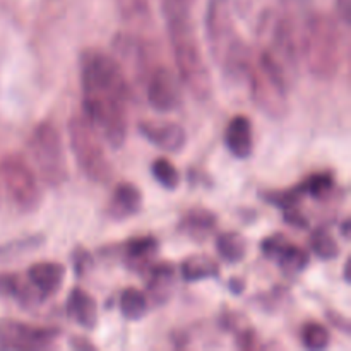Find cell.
I'll use <instances>...</instances> for the list:
<instances>
[{"label":"cell","instance_id":"1","mask_svg":"<svg viewBox=\"0 0 351 351\" xmlns=\"http://www.w3.org/2000/svg\"><path fill=\"white\" fill-rule=\"evenodd\" d=\"M81 86L84 117L110 146L122 147L129 130L130 86L117 58L101 50H86L81 55Z\"/></svg>","mask_w":351,"mask_h":351},{"label":"cell","instance_id":"2","mask_svg":"<svg viewBox=\"0 0 351 351\" xmlns=\"http://www.w3.org/2000/svg\"><path fill=\"white\" fill-rule=\"evenodd\" d=\"M165 19L180 82L197 101H208L213 95V79L201 53L191 14L168 16Z\"/></svg>","mask_w":351,"mask_h":351},{"label":"cell","instance_id":"3","mask_svg":"<svg viewBox=\"0 0 351 351\" xmlns=\"http://www.w3.org/2000/svg\"><path fill=\"white\" fill-rule=\"evenodd\" d=\"M204 21L206 40L216 65L228 77L245 75L254 57L245 41L237 33L230 0H208Z\"/></svg>","mask_w":351,"mask_h":351},{"label":"cell","instance_id":"4","mask_svg":"<svg viewBox=\"0 0 351 351\" xmlns=\"http://www.w3.org/2000/svg\"><path fill=\"white\" fill-rule=\"evenodd\" d=\"M300 57L319 81H329L338 74L345 58V38L335 17L312 12L302 36Z\"/></svg>","mask_w":351,"mask_h":351},{"label":"cell","instance_id":"5","mask_svg":"<svg viewBox=\"0 0 351 351\" xmlns=\"http://www.w3.org/2000/svg\"><path fill=\"white\" fill-rule=\"evenodd\" d=\"M69 143L82 173L95 184H106L113 175L112 163L103 149L101 137L86 117L75 115L69 122Z\"/></svg>","mask_w":351,"mask_h":351},{"label":"cell","instance_id":"6","mask_svg":"<svg viewBox=\"0 0 351 351\" xmlns=\"http://www.w3.org/2000/svg\"><path fill=\"white\" fill-rule=\"evenodd\" d=\"M29 156L41 180L51 187H58L69 178L64 144L57 127L45 120L40 122L29 137Z\"/></svg>","mask_w":351,"mask_h":351},{"label":"cell","instance_id":"7","mask_svg":"<svg viewBox=\"0 0 351 351\" xmlns=\"http://www.w3.org/2000/svg\"><path fill=\"white\" fill-rule=\"evenodd\" d=\"M0 175L10 201L23 213H33L40 206L41 191L33 168L19 154H9L0 161Z\"/></svg>","mask_w":351,"mask_h":351},{"label":"cell","instance_id":"8","mask_svg":"<svg viewBox=\"0 0 351 351\" xmlns=\"http://www.w3.org/2000/svg\"><path fill=\"white\" fill-rule=\"evenodd\" d=\"M245 75L257 108L271 119H283L288 112V88L285 82L254 58Z\"/></svg>","mask_w":351,"mask_h":351},{"label":"cell","instance_id":"9","mask_svg":"<svg viewBox=\"0 0 351 351\" xmlns=\"http://www.w3.org/2000/svg\"><path fill=\"white\" fill-rule=\"evenodd\" d=\"M60 331L24 322H0V350H43L48 348Z\"/></svg>","mask_w":351,"mask_h":351},{"label":"cell","instance_id":"10","mask_svg":"<svg viewBox=\"0 0 351 351\" xmlns=\"http://www.w3.org/2000/svg\"><path fill=\"white\" fill-rule=\"evenodd\" d=\"M146 99L153 110L160 113H170L182 105V88L171 69H153L146 81Z\"/></svg>","mask_w":351,"mask_h":351},{"label":"cell","instance_id":"11","mask_svg":"<svg viewBox=\"0 0 351 351\" xmlns=\"http://www.w3.org/2000/svg\"><path fill=\"white\" fill-rule=\"evenodd\" d=\"M261 250L266 257L276 261L281 269L288 274L302 273L308 266V261H311L308 254L302 247L293 245L281 233L266 237L261 243Z\"/></svg>","mask_w":351,"mask_h":351},{"label":"cell","instance_id":"12","mask_svg":"<svg viewBox=\"0 0 351 351\" xmlns=\"http://www.w3.org/2000/svg\"><path fill=\"white\" fill-rule=\"evenodd\" d=\"M141 136L168 153H178L187 144V132L177 122H141Z\"/></svg>","mask_w":351,"mask_h":351},{"label":"cell","instance_id":"13","mask_svg":"<svg viewBox=\"0 0 351 351\" xmlns=\"http://www.w3.org/2000/svg\"><path fill=\"white\" fill-rule=\"evenodd\" d=\"M65 278V267L53 261H43L29 266L27 269V281L36 290L41 300L53 297L60 290Z\"/></svg>","mask_w":351,"mask_h":351},{"label":"cell","instance_id":"14","mask_svg":"<svg viewBox=\"0 0 351 351\" xmlns=\"http://www.w3.org/2000/svg\"><path fill=\"white\" fill-rule=\"evenodd\" d=\"M226 149L239 160H247L254 153V127L249 117L237 115L230 120L225 132Z\"/></svg>","mask_w":351,"mask_h":351},{"label":"cell","instance_id":"15","mask_svg":"<svg viewBox=\"0 0 351 351\" xmlns=\"http://www.w3.org/2000/svg\"><path fill=\"white\" fill-rule=\"evenodd\" d=\"M143 208V194L129 182H122L115 187L108 204V215L113 219H125L136 216Z\"/></svg>","mask_w":351,"mask_h":351},{"label":"cell","instance_id":"16","mask_svg":"<svg viewBox=\"0 0 351 351\" xmlns=\"http://www.w3.org/2000/svg\"><path fill=\"white\" fill-rule=\"evenodd\" d=\"M67 315L84 329H95L98 324V305L96 300L82 288H74L67 298Z\"/></svg>","mask_w":351,"mask_h":351},{"label":"cell","instance_id":"17","mask_svg":"<svg viewBox=\"0 0 351 351\" xmlns=\"http://www.w3.org/2000/svg\"><path fill=\"white\" fill-rule=\"evenodd\" d=\"M173 278L175 267L170 263L151 264L147 267L146 297H149L156 305L165 304L173 290Z\"/></svg>","mask_w":351,"mask_h":351},{"label":"cell","instance_id":"18","mask_svg":"<svg viewBox=\"0 0 351 351\" xmlns=\"http://www.w3.org/2000/svg\"><path fill=\"white\" fill-rule=\"evenodd\" d=\"M0 297L14 298L23 307H33L41 302L29 281H24L19 274L2 273L0 274Z\"/></svg>","mask_w":351,"mask_h":351},{"label":"cell","instance_id":"19","mask_svg":"<svg viewBox=\"0 0 351 351\" xmlns=\"http://www.w3.org/2000/svg\"><path fill=\"white\" fill-rule=\"evenodd\" d=\"M158 249L160 245L154 237H136L125 243L123 257L132 269H147L153 264Z\"/></svg>","mask_w":351,"mask_h":351},{"label":"cell","instance_id":"20","mask_svg":"<svg viewBox=\"0 0 351 351\" xmlns=\"http://www.w3.org/2000/svg\"><path fill=\"white\" fill-rule=\"evenodd\" d=\"M216 226V215L208 209H191L180 221V230L194 240H204Z\"/></svg>","mask_w":351,"mask_h":351},{"label":"cell","instance_id":"21","mask_svg":"<svg viewBox=\"0 0 351 351\" xmlns=\"http://www.w3.org/2000/svg\"><path fill=\"white\" fill-rule=\"evenodd\" d=\"M182 278L189 283H195V281L208 280V278H215L219 274L218 264L208 256H191L182 263L180 267Z\"/></svg>","mask_w":351,"mask_h":351},{"label":"cell","instance_id":"22","mask_svg":"<svg viewBox=\"0 0 351 351\" xmlns=\"http://www.w3.org/2000/svg\"><path fill=\"white\" fill-rule=\"evenodd\" d=\"M216 250L223 261L228 264H237L245 259L247 242L240 233L225 232L216 239Z\"/></svg>","mask_w":351,"mask_h":351},{"label":"cell","instance_id":"23","mask_svg":"<svg viewBox=\"0 0 351 351\" xmlns=\"http://www.w3.org/2000/svg\"><path fill=\"white\" fill-rule=\"evenodd\" d=\"M119 307L127 321H139L147 312V297L137 288H125L120 293Z\"/></svg>","mask_w":351,"mask_h":351},{"label":"cell","instance_id":"24","mask_svg":"<svg viewBox=\"0 0 351 351\" xmlns=\"http://www.w3.org/2000/svg\"><path fill=\"white\" fill-rule=\"evenodd\" d=\"M335 177L331 173H314L308 175L305 180H302L300 184L295 185V192H297L300 197L304 195H311L315 199H324L329 192L335 189Z\"/></svg>","mask_w":351,"mask_h":351},{"label":"cell","instance_id":"25","mask_svg":"<svg viewBox=\"0 0 351 351\" xmlns=\"http://www.w3.org/2000/svg\"><path fill=\"white\" fill-rule=\"evenodd\" d=\"M311 249L322 261H332L339 256L338 242L326 228H317L312 232Z\"/></svg>","mask_w":351,"mask_h":351},{"label":"cell","instance_id":"26","mask_svg":"<svg viewBox=\"0 0 351 351\" xmlns=\"http://www.w3.org/2000/svg\"><path fill=\"white\" fill-rule=\"evenodd\" d=\"M117 9L123 21L130 24H147L151 19L149 2L147 0H115Z\"/></svg>","mask_w":351,"mask_h":351},{"label":"cell","instance_id":"27","mask_svg":"<svg viewBox=\"0 0 351 351\" xmlns=\"http://www.w3.org/2000/svg\"><path fill=\"white\" fill-rule=\"evenodd\" d=\"M151 173H153L154 180L167 191H175L180 184V173H178L177 167L167 158L154 160V163L151 165Z\"/></svg>","mask_w":351,"mask_h":351},{"label":"cell","instance_id":"28","mask_svg":"<svg viewBox=\"0 0 351 351\" xmlns=\"http://www.w3.org/2000/svg\"><path fill=\"white\" fill-rule=\"evenodd\" d=\"M302 343L307 350H324L329 346V331L319 322H307L300 332Z\"/></svg>","mask_w":351,"mask_h":351},{"label":"cell","instance_id":"29","mask_svg":"<svg viewBox=\"0 0 351 351\" xmlns=\"http://www.w3.org/2000/svg\"><path fill=\"white\" fill-rule=\"evenodd\" d=\"M194 0H163L165 17L177 16V14H191Z\"/></svg>","mask_w":351,"mask_h":351},{"label":"cell","instance_id":"30","mask_svg":"<svg viewBox=\"0 0 351 351\" xmlns=\"http://www.w3.org/2000/svg\"><path fill=\"white\" fill-rule=\"evenodd\" d=\"M336 5H338V12L341 16V21L348 26L351 19V0H336Z\"/></svg>","mask_w":351,"mask_h":351},{"label":"cell","instance_id":"31","mask_svg":"<svg viewBox=\"0 0 351 351\" xmlns=\"http://www.w3.org/2000/svg\"><path fill=\"white\" fill-rule=\"evenodd\" d=\"M256 332L254 331H243L242 335L239 336V346L240 348H256Z\"/></svg>","mask_w":351,"mask_h":351},{"label":"cell","instance_id":"32","mask_svg":"<svg viewBox=\"0 0 351 351\" xmlns=\"http://www.w3.org/2000/svg\"><path fill=\"white\" fill-rule=\"evenodd\" d=\"M71 346L75 350H96V346L86 338H72Z\"/></svg>","mask_w":351,"mask_h":351},{"label":"cell","instance_id":"33","mask_svg":"<svg viewBox=\"0 0 351 351\" xmlns=\"http://www.w3.org/2000/svg\"><path fill=\"white\" fill-rule=\"evenodd\" d=\"M328 317L331 319L332 322H335V326H339V328H341L343 331H345V332H350V322H348V319L343 317L341 314L335 315V314H332V312H329Z\"/></svg>","mask_w":351,"mask_h":351},{"label":"cell","instance_id":"34","mask_svg":"<svg viewBox=\"0 0 351 351\" xmlns=\"http://www.w3.org/2000/svg\"><path fill=\"white\" fill-rule=\"evenodd\" d=\"M348 226H350V221H348V219H346V221L345 223H343V233H345V237H346V239H348Z\"/></svg>","mask_w":351,"mask_h":351}]
</instances>
